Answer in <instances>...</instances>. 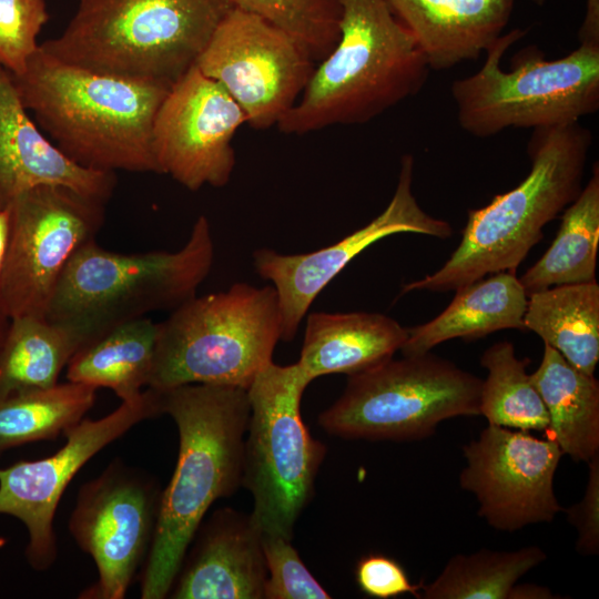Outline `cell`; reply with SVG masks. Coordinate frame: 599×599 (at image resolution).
<instances>
[{
  "instance_id": "ab89813d",
  "label": "cell",
  "mask_w": 599,
  "mask_h": 599,
  "mask_svg": "<svg viewBox=\"0 0 599 599\" xmlns=\"http://www.w3.org/2000/svg\"><path fill=\"white\" fill-rule=\"evenodd\" d=\"M537 6H544L547 0H531Z\"/></svg>"
},
{
  "instance_id": "e575fe53",
  "label": "cell",
  "mask_w": 599,
  "mask_h": 599,
  "mask_svg": "<svg viewBox=\"0 0 599 599\" xmlns=\"http://www.w3.org/2000/svg\"><path fill=\"white\" fill-rule=\"evenodd\" d=\"M588 479L581 499L564 509L577 531L576 550L582 556L599 552V455L588 463Z\"/></svg>"
},
{
  "instance_id": "5bb4252c",
  "label": "cell",
  "mask_w": 599,
  "mask_h": 599,
  "mask_svg": "<svg viewBox=\"0 0 599 599\" xmlns=\"http://www.w3.org/2000/svg\"><path fill=\"white\" fill-rule=\"evenodd\" d=\"M161 414L160 392L146 387L104 417L82 418L64 433L67 441L53 455L0 468V515L12 516L26 526V558L32 569L47 570L58 557L53 518L75 474L135 425Z\"/></svg>"
},
{
  "instance_id": "836d02e7",
  "label": "cell",
  "mask_w": 599,
  "mask_h": 599,
  "mask_svg": "<svg viewBox=\"0 0 599 599\" xmlns=\"http://www.w3.org/2000/svg\"><path fill=\"white\" fill-rule=\"evenodd\" d=\"M355 580L363 593L378 599L402 595L419 598L423 582L413 583L403 566L395 559L370 554L356 564Z\"/></svg>"
},
{
  "instance_id": "7c38bea8",
  "label": "cell",
  "mask_w": 599,
  "mask_h": 599,
  "mask_svg": "<svg viewBox=\"0 0 599 599\" xmlns=\"http://www.w3.org/2000/svg\"><path fill=\"white\" fill-rule=\"evenodd\" d=\"M160 497L153 478L121 459L80 487L68 528L98 569L81 598L125 597L150 551Z\"/></svg>"
},
{
  "instance_id": "6da1fadb",
  "label": "cell",
  "mask_w": 599,
  "mask_h": 599,
  "mask_svg": "<svg viewBox=\"0 0 599 599\" xmlns=\"http://www.w3.org/2000/svg\"><path fill=\"white\" fill-rule=\"evenodd\" d=\"M159 392L162 414L170 415L177 427L179 455L170 483L161 493L141 573L142 599L169 596L209 508L242 486L250 417L245 388L186 384Z\"/></svg>"
},
{
  "instance_id": "e0dca14e",
  "label": "cell",
  "mask_w": 599,
  "mask_h": 599,
  "mask_svg": "<svg viewBox=\"0 0 599 599\" xmlns=\"http://www.w3.org/2000/svg\"><path fill=\"white\" fill-rule=\"evenodd\" d=\"M414 160L405 154L395 193L386 209L367 225L337 243L305 254H282L271 248L253 253L257 274L273 283L282 315L281 341L294 339L298 326L316 296L362 251L396 233H420L448 238L446 221L428 215L412 192Z\"/></svg>"
},
{
  "instance_id": "277c9868",
  "label": "cell",
  "mask_w": 599,
  "mask_h": 599,
  "mask_svg": "<svg viewBox=\"0 0 599 599\" xmlns=\"http://www.w3.org/2000/svg\"><path fill=\"white\" fill-rule=\"evenodd\" d=\"M339 38L277 123L303 135L363 124L417 94L430 69L387 0H339Z\"/></svg>"
},
{
  "instance_id": "30bf717a",
  "label": "cell",
  "mask_w": 599,
  "mask_h": 599,
  "mask_svg": "<svg viewBox=\"0 0 599 599\" xmlns=\"http://www.w3.org/2000/svg\"><path fill=\"white\" fill-rule=\"evenodd\" d=\"M481 382L429 352L390 358L348 376L343 394L318 416V424L346 439H424L444 420L478 416Z\"/></svg>"
},
{
  "instance_id": "7402d4cb",
  "label": "cell",
  "mask_w": 599,
  "mask_h": 599,
  "mask_svg": "<svg viewBox=\"0 0 599 599\" xmlns=\"http://www.w3.org/2000/svg\"><path fill=\"white\" fill-rule=\"evenodd\" d=\"M490 275L458 287L439 315L407 328L403 356L428 353L454 338L475 339L500 329H525L528 296L516 273Z\"/></svg>"
},
{
  "instance_id": "9a60e30c",
  "label": "cell",
  "mask_w": 599,
  "mask_h": 599,
  "mask_svg": "<svg viewBox=\"0 0 599 599\" xmlns=\"http://www.w3.org/2000/svg\"><path fill=\"white\" fill-rule=\"evenodd\" d=\"M463 453L460 488L475 496L477 515L491 528L514 532L564 511L554 489L564 455L554 441L488 424Z\"/></svg>"
},
{
  "instance_id": "d590c367",
  "label": "cell",
  "mask_w": 599,
  "mask_h": 599,
  "mask_svg": "<svg viewBox=\"0 0 599 599\" xmlns=\"http://www.w3.org/2000/svg\"><path fill=\"white\" fill-rule=\"evenodd\" d=\"M579 40L580 42H599V0H587Z\"/></svg>"
},
{
  "instance_id": "603a6c76",
  "label": "cell",
  "mask_w": 599,
  "mask_h": 599,
  "mask_svg": "<svg viewBox=\"0 0 599 599\" xmlns=\"http://www.w3.org/2000/svg\"><path fill=\"white\" fill-rule=\"evenodd\" d=\"M531 380L545 404L548 425L545 437L575 463L599 455V382L570 365L545 344Z\"/></svg>"
},
{
  "instance_id": "d6a6232c",
  "label": "cell",
  "mask_w": 599,
  "mask_h": 599,
  "mask_svg": "<svg viewBox=\"0 0 599 599\" xmlns=\"http://www.w3.org/2000/svg\"><path fill=\"white\" fill-rule=\"evenodd\" d=\"M267 570L264 599H329V593L302 561L291 540L262 534Z\"/></svg>"
},
{
  "instance_id": "ba28073f",
  "label": "cell",
  "mask_w": 599,
  "mask_h": 599,
  "mask_svg": "<svg viewBox=\"0 0 599 599\" xmlns=\"http://www.w3.org/2000/svg\"><path fill=\"white\" fill-rule=\"evenodd\" d=\"M526 34L502 33L486 51L478 72L451 83L460 128L489 138L508 128L571 124L599 109V42H580L564 58L546 60L535 45L519 51L511 70L501 69L506 51Z\"/></svg>"
},
{
  "instance_id": "d6986e66",
  "label": "cell",
  "mask_w": 599,
  "mask_h": 599,
  "mask_svg": "<svg viewBox=\"0 0 599 599\" xmlns=\"http://www.w3.org/2000/svg\"><path fill=\"white\" fill-rule=\"evenodd\" d=\"M40 185H61L106 203L114 172L83 167L40 131L22 105L9 72L0 67V210Z\"/></svg>"
},
{
  "instance_id": "4dcf8cb0",
  "label": "cell",
  "mask_w": 599,
  "mask_h": 599,
  "mask_svg": "<svg viewBox=\"0 0 599 599\" xmlns=\"http://www.w3.org/2000/svg\"><path fill=\"white\" fill-rule=\"evenodd\" d=\"M234 7L257 16L295 40L315 62L339 38V0H233Z\"/></svg>"
},
{
  "instance_id": "cb8c5ba5",
  "label": "cell",
  "mask_w": 599,
  "mask_h": 599,
  "mask_svg": "<svg viewBox=\"0 0 599 599\" xmlns=\"http://www.w3.org/2000/svg\"><path fill=\"white\" fill-rule=\"evenodd\" d=\"M89 342L88 333L70 323L10 318L0 346V398L57 385L70 359Z\"/></svg>"
},
{
  "instance_id": "4316f807",
  "label": "cell",
  "mask_w": 599,
  "mask_h": 599,
  "mask_svg": "<svg viewBox=\"0 0 599 599\" xmlns=\"http://www.w3.org/2000/svg\"><path fill=\"white\" fill-rule=\"evenodd\" d=\"M599 241V169L561 216L557 235L545 254L519 278L527 296L566 284L596 281Z\"/></svg>"
},
{
  "instance_id": "4fadbf2b",
  "label": "cell",
  "mask_w": 599,
  "mask_h": 599,
  "mask_svg": "<svg viewBox=\"0 0 599 599\" xmlns=\"http://www.w3.org/2000/svg\"><path fill=\"white\" fill-rule=\"evenodd\" d=\"M315 64L291 37L235 7L195 62L227 91L256 130L277 125L297 102Z\"/></svg>"
},
{
  "instance_id": "f1b7e54d",
  "label": "cell",
  "mask_w": 599,
  "mask_h": 599,
  "mask_svg": "<svg viewBox=\"0 0 599 599\" xmlns=\"http://www.w3.org/2000/svg\"><path fill=\"white\" fill-rule=\"evenodd\" d=\"M547 558L538 546L457 554L423 583L418 599H508L514 585Z\"/></svg>"
},
{
  "instance_id": "7a4b0ae2",
  "label": "cell",
  "mask_w": 599,
  "mask_h": 599,
  "mask_svg": "<svg viewBox=\"0 0 599 599\" xmlns=\"http://www.w3.org/2000/svg\"><path fill=\"white\" fill-rule=\"evenodd\" d=\"M10 77L39 128L77 164L160 174L152 125L170 87L70 65L40 45L26 70Z\"/></svg>"
},
{
  "instance_id": "8992f818",
  "label": "cell",
  "mask_w": 599,
  "mask_h": 599,
  "mask_svg": "<svg viewBox=\"0 0 599 599\" xmlns=\"http://www.w3.org/2000/svg\"><path fill=\"white\" fill-rule=\"evenodd\" d=\"M213 261L204 215L176 252L115 253L90 241L65 264L45 317L84 329L92 342L118 325L152 312H172L195 297Z\"/></svg>"
},
{
  "instance_id": "f35d334b",
  "label": "cell",
  "mask_w": 599,
  "mask_h": 599,
  "mask_svg": "<svg viewBox=\"0 0 599 599\" xmlns=\"http://www.w3.org/2000/svg\"><path fill=\"white\" fill-rule=\"evenodd\" d=\"M9 323L10 318L7 316V314L2 311L0 306V346L4 339Z\"/></svg>"
},
{
  "instance_id": "52a82bcc",
  "label": "cell",
  "mask_w": 599,
  "mask_h": 599,
  "mask_svg": "<svg viewBox=\"0 0 599 599\" xmlns=\"http://www.w3.org/2000/svg\"><path fill=\"white\" fill-rule=\"evenodd\" d=\"M282 315L273 285L238 282L195 296L160 323L149 388L186 384L247 389L273 362Z\"/></svg>"
},
{
  "instance_id": "83f0119b",
  "label": "cell",
  "mask_w": 599,
  "mask_h": 599,
  "mask_svg": "<svg viewBox=\"0 0 599 599\" xmlns=\"http://www.w3.org/2000/svg\"><path fill=\"white\" fill-rule=\"evenodd\" d=\"M95 398L97 388L69 380L0 398V457L9 449L64 435L84 418Z\"/></svg>"
},
{
  "instance_id": "ffe728a7",
  "label": "cell",
  "mask_w": 599,
  "mask_h": 599,
  "mask_svg": "<svg viewBox=\"0 0 599 599\" xmlns=\"http://www.w3.org/2000/svg\"><path fill=\"white\" fill-rule=\"evenodd\" d=\"M430 70L476 60L501 34L514 0H387Z\"/></svg>"
},
{
  "instance_id": "74e56055",
  "label": "cell",
  "mask_w": 599,
  "mask_h": 599,
  "mask_svg": "<svg viewBox=\"0 0 599 599\" xmlns=\"http://www.w3.org/2000/svg\"><path fill=\"white\" fill-rule=\"evenodd\" d=\"M9 237V209L0 210V274Z\"/></svg>"
},
{
  "instance_id": "484cf974",
  "label": "cell",
  "mask_w": 599,
  "mask_h": 599,
  "mask_svg": "<svg viewBox=\"0 0 599 599\" xmlns=\"http://www.w3.org/2000/svg\"><path fill=\"white\" fill-rule=\"evenodd\" d=\"M159 332L146 316L113 327L73 355L68 380L110 388L121 400L138 397L151 377Z\"/></svg>"
},
{
  "instance_id": "1f68e13d",
  "label": "cell",
  "mask_w": 599,
  "mask_h": 599,
  "mask_svg": "<svg viewBox=\"0 0 599 599\" xmlns=\"http://www.w3.org/2000/svg\"><path fill=\"white\" fill-rule=\"evenodd\" d=\"M49 18L44 0H0V67L22 73Z\"/></svg>"
},
{
  "instance_id": "5b68a950",
  "label": "cell",
  "mask_w": 599,
  "mask_h": 599,
  "mask_svg": "<svg viewBox=\"0 0 599 599\" xmlns=\"http://www.w3.org/2000/svg\"><path fill=\"white\" fill-rule=\"evenodd\" d=\"M233 0H80L40 48L81 69L171 87L193 67Z\"/></svg>"
},
{
  "instance_id": "44dd1931",
  "label": "cell",
  "mask_w": 599,
  "mask_h": 599,
  "mask_svg": "<svg viewBox=\"0 0 599 599\" xmlns=\"http://www.w3.org/2000/svg\"><path fill=\"white\" fill-rule=\"evenodd\" d=\"M407 328L379 313H311L297 362L308 382L329 374L347 376L393 358Z\"/></svg>"
},
{
  "instance_id": "2e32d148",
  "label": "cell",
  "mask_w": 599,
  "mask_h": 599,
  "mask_svg": "<svg viewBox=\"0 0 599 599\" xmlns=\"http://www.w3.org/2000/svg\"><path fill=\"white\" fill-rule=\"evenodd\" d=\"M244 123L234 99L194 64L170 87L153 120L160 174L193 192L226 185L235 166L232 141Z\"/></svg>"
},
{
  "instance_id": "d4e9b609",
  "label": "cell",
  "mask_w": 599,
  "mask_h": 599,
  "mask_svg": "<svg viewBox=\"0 0 599 599\" xmlns=\"http://www.w3.org/2000/svg\"><path fill=\"white\" fill-rule=\"evenodd\" d=\"M524 326L575 368L595 375L599 361L597 281L558 285L532 293L528 296Z\"/></svg>"
},
{
  "instance_id": "8fae6325",
  "label": "cell",
  "mask_w": 599,
  "mask_h": 599,
  "mask_svg": "<svg viewBox=\"0 0 599 599\" xmlns=\"http://www.w3.org/2000/svg\"><path fill=\"white\" fill-rule=\"evenodd\" d=\"M104 206L61 185H40L12 201L0 274V306L9 318L45 317L65 264L101 230Z\"/></svg>"
},
{
  "instance_id": "3957f363",
  "label": "cell",
  "mask_w": 599,
  "mask_h": 599,
  "mask_svg": "<svg viewBox=\"0 0 599 599\" xmlns=\"http://www.w3.org/2000/svg\"><path fill=\"white\" fill-rule=\"evenodd\" d=\"M591 132L578 122L534 129L530 171L515 189L470 210L461 241L436 272L410 282L403 293L448 292L488 274L516 273L542 230L579 195Z\"/></svg>"
},
{
  "instance_id": "f546056e",
  "label": "cell",
  "mask_w": 599,
  "mask_h": 599,
  "mask_svg": "<svg viewBox=\"0 0 599 599\" xmlns=\"http://www.w3.org/2000/svg\"><path fill=\"white\" fill-rule=\"evenodd\" d=\"M529 359L516 356L510 342L488 347L480 365L487 370L481 382L479 415L489 425L518 429L545 430L548 415L542 398L527 373Z\"/></svg>"
},
{
  "instance_id": "8d00e7d4",
  "label": "cell",
  "mask_w": 599,
  "mask_h": 599,
  "mask_svg": "<svg viewBox=\"0 0 599 599\" xmlns=\"http://www.w3.org/2000/svg\"><path fill=\"white\" fill-rule=\"evenodd\" d=\"M555 597L554 592L546 586L516 582L508 599H552Z\"/></svg>"
},
{
  "instance_id": "ac0fdd59",
  "label": "cell",
  "mask_w": 599,
  "mask_h": 599,
  "mask_svg": "<svg viewBox=\"0 0 599 599\" xmlns=\"http://www.w3.org/2000/svg\"><path fill=\"white\" fill-rule=\"evenodd\" d=\"M169 592L174 599H261L267 576L262 531L232 508L201 522Z\"/></svg>"
},
{
  "instance_id": "9c48e42d",
  "label": "cell",
  "mask_w": 599,
  "mask_h": 599,
  "mask_svg": "<svg viewBox=\"0 0 599 599\" xmlns=\"http://www.w3.org/2000/svg\"><path fill=\"white\" fill-rule=\"evenodd\" d=\"M308 384L297 363L272 362L247 388L242 486L252 495L251 516L263 535L292 540L326 456L325 445L311 435L301 415Z\"/></svg>"
}]
</instances>
